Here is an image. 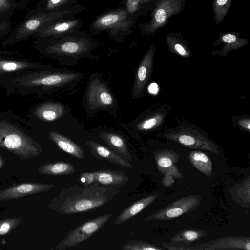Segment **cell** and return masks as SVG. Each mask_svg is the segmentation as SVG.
Wrapping results in <instances>:
<instances>
[{
  "mask_svg": "<svg viewBox=\"0 0 250 250\" xmlns=\"http://www.w3.org/2000/svg\"><path fill=\"white\" fill-rule=\"evenodd\" d=\"M151 0H142L144 4L148 2Z\"/></svg>",
  "mask_w": 250,
  "mask_h": 250,
  "instance_id": "cell-42",
  "label": "cell"
},
{
  "mask_svg": "<svg viewBox=\"0 0 250 250\" xmlns=\"http://www.w3.org/2000/svg\"><path fill=\"white\" fill-rule=\"evenodd\" d=\"M86 144L91 149V154L99 159H103L117 166L127 168L132 166L128 161L102 145L92 141H88Z\"/></svg>",
  "mask_w": 250,
  "mask_h": 250,
  "instance_id": "cell-17",
  "label": "cell"
},
{
  "mask_svg": "<svg viewBox=\"0 0 250 250\" xmlns=\"http://www.w3.org/2000/svg\"><path fill=\"white\" fill-rule=\"evenodd\" d=\"M83 22L74 17L56 21L40 30L33 37L36 38L62 36L81 29Z\"/></svg>",
  "mask_w": 250,
  "mask_h": 250,
  "instance_id": "cell-11",
  "label": "cell"
},
{
  "mask_svg": "<svg viewBox=\"0 0 250 250\" xmlns=\"http://www.w3.org/2000/svg\"><path fill=\"white\" fill-rule=\"evenodd\" d=\"M39 173L50 175H65L74 173L76 170L73 164L59 162L45 164L38 167Z\"/></svg>",
  "mask_w": 250,
  "mask_h": 250,
  "instance_id": "cell-24",
  "label": "cell"
},
{
  "mask_svg": "<svg viewBox=\"0 0 250 250\" xmlns=\"http://www.w3.org/2000/svg\"><path fill=\"white\" fill-rule=\"evenodd\" d=\"M166 40L169 46L182 56H187L188 52L184 44L181 42L176 33H170L166 36Z\"/></svg>",
  "mask_w": 250,
  "mask_h": 250,
  "instance_id": "cell-33",
  "label": "cell"
},
{
  "mask_svg": "<svg viewBox=\"0 0 250 250\" xmlns=\"http://www.w3.org/2000/svg\"><path fill=\"white\" fill-rule=\"evenodd\" d=\"M125 8L130 14H134L137 12L141 5L144 4L142 0H125Z\"/></svg>",
  "mask_w": 250,
  "mask_h": 250,
  "instance_id": "cell-36",
  "label": "cell"
},
{
  "mask_svg": "<svg viewBox=\"0 0 250 250\" xmlns=\"http://www.w3.org/2000/svg\"><path fill=\"white\" fill-rule=\"evenodd\" d=\"M208 234L207 231L204 230L186 229L172 236L169 241L183 242L190 244L206 237Z\"/></svg>",
  "mask_w": 250,
  "mask_h": 250,
  "instance_id": "cell-28",
  "label": "cell"
},
{
  "mask_svg": "<svg viewBox=\"0 0 250 250\" xmlns=\"http://www.w3.org/2000/svg\"><path fill=\"white\" fill-rule=\"evenodd\" d=\"M20 219L10 218L0 221V236L7 233L20 222Z\"/></svg>",
  "mask_w": 250,
  "mask_h": 250,
  "instance_id": "cell-34",
  "label": "cell"
},
{
  "mask_svg": "<svg viewBox=\"0 0 250 250\" xmlns=\"http://www.w3.org/2000/svg\"><path fill=\"white\" fill-rule=\"evenodd\" d=\"M84 9V6L76 4L52 12H42L34 8L11 31L3 43L11 45L27 39L48 25L60 20L73 18Z\"/></svg>",
  "mask_w": 250,
  "mask_h": 250,
  "instance_id": "cell-2",
  "label": "cell"
},
{
  "mask_svg": "<svg viewBox=\"0 0 250 250\" xmlns=\"http://www.w3.org/2000/svg\"><path fill=\"white\" fill-rule=\"evenodd\" d=\"M157 245L143 241L141 239L125 243L121 250H164Z\"/></svg>",
  "mask_w": 250,
  "mask_h": 250,
  "instance_id": "cell-31",
  "label": "cell"
},
{
  "mask_svg": "<svg viewBox=\"0 0 250 250\" xmlns=\"http://www.w3.org/2000/svg\"><path fill=\"white\" fill-rule=\"evenodd\" d=\"M119 192L118 188L95 183L87 186L73 185L63 189L50 207L62 215L89 211L107 204Z\"/></svg>",
  "mask_w": 250,
  "mask_h": 250,
  "instance_id": "cell-1",
  "label": "cell"
},
{
  "mask_svg": "<svg viewBox=\"0 0 250 250\" xmlns=\"http://www.w3.org/2000/svg\"><path fill=\"white\" fill-rule=\"evenodd\" d=\"M33 63L12 60L0 59V72H11L31 68Z\"/></svg>",
  "mask_w": 250,
  "mask_h": 250,
  "instance_id": "cell-30",
  "label": "cell"
},
{
  "mask_svg": "<svg viewBox=\"0 0 250 250\" xmlns=\"http://www.w3.org/2000/svg\"><path fill=\"white\" fill-rule=\"evenodd\" d=\"M158 121V117H152L140 123L137 126L140 130H149L154 127Z\"/></svg>",
  "mask_w": 250,
  "mask_h": 250,
  "instance_id": "cell-37",
  "label": "cell"
},
{
  "mask_svg": "<svg viewBox=\"0 0 250 250\" xmlns=\"http://www.w3.org/2000/svg\"><path fill=\"white\" fill-rule=\"evenodd\" d=\"M79 180L82 183V186H87L95 183V177L93 172L82 173L80 175Z\"/></svg>",
  "mask_w": 250,
  "mask_h": 250,
  "instance_id": "cell-38",
  "label": "cell"
},
{
  "mask_svg": "<svg viewBox=\"0 0 250 250\" xmlns=\"http://www.w3.org/2000/svg\"><path fill=\"white\" fill-rule=\"evenodd\" d=\"M49 135L60 149L80 160H83L85 157L83 149L66 137L54 131H50Z\"/></svg>",
  "mask_w": 250,
  "mask_h": 250,
  "instance_id": "cell-19",
  "label": "cell"
},
{
  "mask_svg": "<svg viewBox=\"0 0 250 250\" xmlns=\"http://www.w3.org/2000/svg\"><path fill=\"white\" fill-rule=\"evenodd\" d=\"M112 216L111 213L104 214L79 225L68 233L55 249L63 250L83 242L100 230Z\"/></svg>",
  "mask_w": 250,
  "mask_h": 250,
  "instance_id": "cell-6",
  "label": "cell"
},
{
  "mask_svg": "<svg viewBox=\"0 0 250 250\" xmlns=\"http://www.w3.org/2000/svg\"><path fill=\"white\" fill-rule=\"evenodd\" d=\"M37 45L47 54L77 56L89 52L96 41L85 31L81 29L62 36L37 38Z\"/></svg>",
  "mask_w": 250,
  "mask_h": 250,
  "instance_id": "cell-3",
  "label": "cell"
},
{
  "mask_svg": "<svg viewBox=\"0 0 250 250\" xmlns=\"http://www.w3.org/2000/svg\"><path fill=\"white\" fill-rule=\"evenodd\" d=\"M87 101L89 105L94 108L106 107L113 103L112 96L107 88L98 80H94L90 83Z\"/></svg>",
  "mask_w": 250,
  "mask_h": 250,
  "instance_id": "cell-14",
  "label": "cell"
},
{
  "mask_svg": "<svg viewBox=\"0 0 250 250\" xmlns=\"http://www.w3.org/2000/svg\"><path fill=\"white\" fill-rule=\"evenodd\" d=\"M16 3L21 9L24 8L29 3L30 0H11Z\"/></svg>",
  "mask_w": 250,
  "mask_h": 250,
  "instance_id": "cell-40",
  "label": "cell"
},
{
  "mask_svg": "<svg viewBox=\"0 0 250 250\" xmlns=\"http://www.w3.org/2000/svg\"><path fill=\"white\" fill-rule=\"evenodd\" d=\"M153 51L154 47L152 45L147 51L138 68L133 90L135 96L140 93L143 88L147 77L148 67L150 64Z\"/></svg>",
  "mask_w": 250,
  "mask_h": 250,
  "instance_id": "cell-26",
  "label": "cell"
},
{
  "mask_svg": "<svg viewBox=\"0 0 250 250\" xmlns=\"http://www.w3.org/2000/svg\"><path fill=\"white\" fill-rule=\"evenodd\" d=\"M182 8L181 0H159L152 12L151 18L141 26L143 33L150 35L167 24L168 20L178 14Z\"/></svg>",
  "mask_w": 250,
  "mask_h": 250,
  "instance_id": "cell-7",
  "label": "cell"
},
{
  "mask_svg": "<svg viewBox=\"0 0 250 250\" xmlns=\"http://www.w3.org/2000/svg\"><path fill=\"white\" fill-rule=\"evenodd\" d=\"M154 158L161 173L171 175L176 179L184 178L175 165L179 159V155L177 153L167 149L159 150L154 153Z\"/></svg>",
  "mask_w": 250,
  "mask_h": 250,
  "instance_id": "cell-12",
  "label": "cell"
},
{
  "mask_svg": "<svg viewBox=\"0 0 250 250\" xmlns=\"http://www.w3.org/2000/svg\"><path fill=\"white\" fill-rule=\"evenodd\" d=\"M53 184L27 183L19 185L0 191V200H13L29 194L47 191Z\"/></svg>",
  "mask_w": 250,
  "mask_h": 250,
  "instance_id": "cell-13",
  "label": "cell"
},
{
  "mask_svg": "<svg viewBox=\"0 0 250 250\" xmlns=\"http://www.w3.org/2000/svg\"><path fill=\"white\" fill-rule=\"evenodd\" d=\"M64 113V107L58 103L49 102L41 104L35 111V116L39 119L53 121L61 117Z\"/></svg>",
  "mask_w": 250,
  "mask_h": 250,
  "instance_id": "cell-23",
  "label": "cell"
},
{
  "mask_svg": "<svg viewBox=\"0 0 250 250\" xmlns=\"http://www.w3.org/2000/svg\"><path fill=\"white\" fill-rule=\"evenodd\" d=\"M100 137L114 152L118 153L124 159L128 161L132 160V157L129 153L127 146L121 136L112 133L102 132Z\"/></svg>",
  "mask_w": 250,
  "mask_h": 250,
  "instance_id": "cell-21",
  "label": "cell"
},
{
  "mask_svg": "<svg viewBox=\"0 0 250 250\" xmlns=\"http://www.w3.org/2000/svg\"><path fill=\"white\" fill-rule=\"evenodd\" d=\"M175 180L174 178L169 175H164L162 179L163 185L166 187H169L173 184Z\"/></svg>",
  "mask_w": 250,
  "mask_h": 250,
  "instance_id": "cell-39",
  "label": "cell"
},
{
  "mask_svg": "<svg viewBox=\"0 0 250 250\" xmlns=\"http://www.w3.org/2000/svg\"><path fill=\"white\" fill-rule=\"evenodd\" d=\"M190 244L183 242H163L161 245L169 250H191Z\"/></svg>",
  "mask_w": 250,
  "mask_h": 250,
  "instance_id": "cell-35",
  "label": "cell"
},
{
  "mask_svg": "<svg viewBox=\"0 0 250 250\" xmlns=\"http://www.w3.org/2000/svg\"><path fill=\"white\" fill-rule=\"evenodd\" d=\"M219 40L226 44V47L229 48H236L243 46L247 42L246 39L240 38L238 34L233 32L223 33L220 36Z\"/></svg>",
  "mask_w": 250,
  "mask_h": 250,
  "instance_id": "cell-32",
  "label": "cell"
},
{
  "mask_svg": "<svg viewBox=\"0 0 250 250\" xmlns=\"http://www.w3.org/2000/svg\"><path fill=\"white\" fill-rule=\"evenodd\" d=\"M0 147L23 158L37 156L42 152L38 144L5 121H0Z\"/></svg>",
  "mask_w": 250,
  "mask_h": 250,
  "instance_id": "cell-5",
  "label": "cell"
},
{
  "mask_svg": "<svg viewBox=\"0 0 250 250\" xmlns=\"http://www.w3.org/2000/svg\"><path fill=\"white\" fill-rule=\"evenodd\" d=\"M170 138L190 148L207 150L215 154L219 153L218 147L213 143L199 135L180 134L171 136Z\"/></svg>",
  "mask_w": 250,
  "mask_h": 250,
  "instance_id": "cell-15",
  "label": "cell"
},
{
  "mask_svg": "<svg viewBox=\"0 0 250 250\" xmlns=\"http://www.w3.org/2000/svg\"><path fill=\"white\" fill-rule=\"evenodd\" d=\"M201 197L189 195L175 200L166 208L147 217L146 221L170 220L195 209L200 204Z\"/></svg>",
  "mask_w": 250,
  "mask_h": 250,
  "instance_id": "cell-8",
  "label": "cell"
},
{
  "mask_svg": "<svg viewBox=\"0 0 250 250\" xmlns=\"http://www.w3.org/2000/svg\"><path fill=\"white\" fill-rule=\"evenodd\" d=\"M95 183L106 186L119 188L125 185L129 178L124 172L110 169L93 171Z\"/></svg>",
  "mask_w": 250,
  "mask_h": 250,
  "instance_id": "cell-16",
  "label": "cell"
},
{
  "mask_svg": "<svg viewBox=\"0 0 250 250\" xmlns=\"http://www.w3.org/2000/svg\"></svg>",
  "mask_w": 250,
  "mask_h": 250,
  "instance_id": "cell-43",
  "label": "cell"
},
{
  "mask_svg": "<svg viewBox=\"0 0 250 250\" xmlns=\"http://www.w3.org/2000/svg\"><path fill=\"white\" fill-rule=\"evenodd\" d=\"M188 158L198 170L209 177L212 175V163L208 155L201 151H193L190 152Z\"/></svg>",
  "mask_w": 250,
  "mask_h": 250,
  "instance_id": "cell-25",
  "label": "cell"
},
{
  "mask_svg": "<svg viewBox=\"0 0 250 250\" xmlns=\"http://www.w3.org/2000/svg\"><path fill=\"white\" fill-rule=\"evenodd\" d=\"M19 6L11 0H0V40L9 34L12 28L11 17Z\"/></svg>",
  "mask_w": 250,
  "mask_h": 250,
  "instance_id": "cell-18",
  "label": "cell"
},
{
  "mask_svg": "<svg viewBox=\"0 0 250 250\" xmlns=\"http://www.w3.org/2000/svg\"><path fill=\"white\" fill-rule=\"evenodd\" d=\"M78 0H39L35 9L44 12H52L69 7Z\"/></svg>",
  "mask_w": 250,
  "mask_h": 250,
  "instance_id": "cell-27",
  "label": "cell"
},
{
  "mask_svg": "<svg viewBox=\"0 0 250 250\" xmlns=\"http://www.w3.org/2000/svg\"><path fill=\"white\" fill-rule=\"evenodd\" d=\"M231 198L244 208L250 206V177L229 188Z\"/></svg>",
  "mask_w": 250,
  "mask_h": 250,
  "instance_id": "cell-22",
  "label": "cell"
},
{
  "mask_svg": "<svg viewBox=\"0 0 250 250\" xmlns=\"http://www.w3.org/2000/svg\"><path fill=\"white\" fill-rule=\"evenodd\" d=\"M134 14H130L125 8L108 11L94 19L89 26L92 33L107 31L112 37L129 34L135 23Z\"/></svg>",
  "mask_w": 250,
  "mask_h": 250,
  "instance_id": "cell-4",
  "label": "cell"
},
{
  "mask_svg": "<svg viewBox=\"0 0 250 250\" xmlns=\"http://www.w3.org/2000/svg\"><path fill=\"white\" fill-rule=\"evenodd\" d=\"M150 93L155 94L158 91V87L156 83H152L148 87Z\"/></svg>",
  "mask_w": 250,
  "mask_h": 250,
  "instance_id": "cell-41",
  "label": "cell"
},
{
  "mask_svg": "<svg viewBox=\"0 0 250 250\" xmlns=\"http://www.w3.org/2000/svg\"><path fill=\"white\" fill-rule=\"evenodd\" d=\"M157 197V194H152L134 202L118 216L115 224H121L131 219L151 204Z\"/></svg>",
  "mask_w": 250,
  "mask_h": 250,
  "instance_id": "cell-20",
  "label": "cell"
},
{
  "mask_svg": "<svg viewBox=\"0 0 250 250\" xmlns=\"http://www.w3.org/2000/svg\"><path fill=\"white\" fill-rule=\"evenodd\" d=\"M250 250V238L245 236L220 237L194 246L191 250Z\"/></svg>",
  "mask_w": 250,
  "mask_h": 250,
  "instance_id": "cell-10",
  "label": "cell"
},
{
  "mask_svg": "<svg viewBox=\"0 0 250 250\" xmlns=\"http://www.w3.org/2000/svg\"><path fill=\"white\" fill-rule=\"evenodd\" d=\"M232 0H213L212 7L214 21L220 24L227 14L231 6Z\"/></svg>",
  "mask_w": 250,
  "mask_h": 250,
  "instance_id": "cell-29",
  "label": "cell"
},
{
  "mask_svg": "<svg viewBox=\"0 0 250 250\" xmlns=\"http://www.w3.org/2000/svg\"><path fill=\"white\" fill-rule=\"evenodd\" d=\"M76 73L33 74L19 79L20 85L28 87H54L76 79Z\"/></svg>",
  "mask_w": 250,
  "mask_h": 250,
  "instance_id": "cell-9",
  "label": "cell"
}]
</instances>
